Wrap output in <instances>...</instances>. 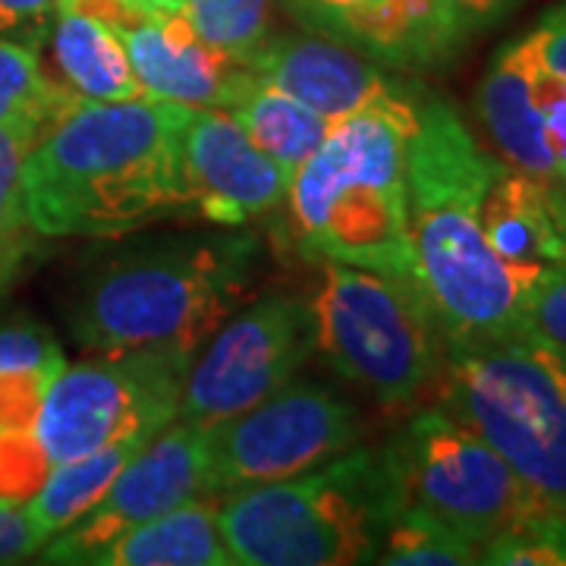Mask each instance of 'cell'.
Returning a JSON list of instances; mask_svg holds the SVG:
<instances>
[{
  "instance_id": "277c9868",
  "label": "cell",
  "mask_w": 566,
  "mask_h": 566,
  "mask_svg": "<svg viewBox=\"0 0 566 566\" xmlns=\"http://www.w3.org/2000/svg\"><path fill=\"white\" fill-rule=\"evenodd\" d=\"M403 510L387 447H349L296 479L227 494L218 526L237 566L375 564Z\"/></svg>"
},
{
  "instance_id": "44dd1931",
  "label": "cell",
  "mask_w": 566,
  "mask_h": 566,
  "mask_svg": "<svg viewBox=\"0 0 566 566\" xmlns=\"http://www.w3.org/2000/svg\"><path fill=\"white\" fill-rule=\"evenodd\" d=\"M145 444L148 441H126V444L104 447L98 453H88L80 460L54 463L39 494L22 506L41 542H51L57 532L80 523L85 513H92L107 494V488L114 485V479L120 475L126 460Z\"/></svg>"
},
{
  "instance_id": "484cf974",
  "label": "cell",
  "mask_w": 566,
  "mask_h": 566,
  "mask_svg": "<svg viewBox=\"0 0 566 566\" xmlns=\"http://www.w3.org/2000/svg\"><path fill=\"white\" fill-rule=\"evenodd\" d=\"M35 142V133L0 126V290L20 274L39 237L22 208V161Z\"/></svg>"
},
{
  "instance_id": "d6a6232c",
  "label": "cell",
  "mask_w": 566,
  "mask_h": 566,
  "mask_svg": "<svg viewBox=\"0 0 566 566\" xmlns=\"http://www.w3.org/2000/svg\"><path fill=\"white\" fill-rule=\"evenodd\" d=\"M61 0H0V39H20L44 48Z\"/></svg>"
},
{
  "instance_id": "8fae6325",
  "label": "cell",
  "mask_w": 566,
  "mask_h": 566,
  "mask_svg": "<svg viewBox=\"0 0 566 566\" xmlns=\"http://www.w3.org/2000/svg\"><path fill=\"white\" fill-rule=\"evenodd\" d=\"M315 353L312 305L293 293H268L233 312L186 368L182 422L214 428L290 385Z\"/></svg>"
},
{
  "instance_id": "5b68a950",
  "label": "cell",
  "mask_w": 566,
  "mask_h": 566,
  "mask_svg": "<svg viewBox=\"0 0 566 566\" xmlns=\"http://www.w3.org/2000/svg\"><path fill=\"white\" fill-rule=\"evenodd\" d=\"M419 114H363L331 126L293 174L286 205L305 259L412 281L406 243V151ZM416 283V281H412Z\"/></svg>"
},
{
  "instance_id": "836d02e7",
  "label": "cell",
  "mask_w": 566,
  "mask_h": 566,
  "mask_svg": "<svg viewBox=\"0 0 566 566\" xmlns=\"http://www.w3.org/2000/svg\"><path fill=\"white\" fill-rule=\"evenodd\" d=\"M39 532L20 506H0V564H17L41 551Z\"/></svg>"
},
{
  "instance_id": "4316f807",
  "label": "cell",
  "mask_w": 566,
  "mask_h": 566,
  "mask_svg": "<svg viewBox=\"0 0 566 566\" xmlns=\"http://www.w3.org/2000/svg\"><path fill=\"white\" fill-rule=\"evenodd\" d=\"M491 566H566V510H526L479 551Z\"/></svg>"
},
{
  "instance_id": "603a6c76",
  "label": "cell",
  "mask_w": 566,
  "mask_h": 566,
  "mask_svg": "<svg viewBox=\"0 0 566 566\" xmlns=\"http://www.w3.org/2000/svg\"><path fill=\"white\" fill-rule=\"evenodd\" d=\"M76 104H82L80 98L44 70L41 48L0 39V126L25 129L41 139Z\"/></svg>"
},
{
  "instance_id": "ac0fdd59",
  "label": "cell",
  "mask_w": 566,
  "mask_h": 566,
  "mask_svg": "<svg viewBox=\"0 0 566 566\" xmlns=\"http://www.w3.org/2000/svg\"><path fill=\"white\" fill-rule=\"evenodd\" d=\"M535 76L538 73L520 61L510 44H501L475 92V111L501 164L535 180L557 182L535 98Z\"/></svg>"
},
{
  "instance_id": "7a4b0ae2",
  "label": "cell",
  "mask_w": 566,
  "mask_h": 566,
  "mask_svg": "<svg viewBox=\"0 0 566 566\" xmlns=\"http://www.w3.org/2000/svg\"><path fill=\"white\" fill-rule=\"evenodd\" d=\"M501 167L453 104L424 92L406 151V243L412 281L447 349L523 331V286L494 255L482 223Z\"/></svg>"
},
{
  "instance_id": "5bb4252c",
  "label": "cell",
  "mask_w": 566,
  "mask_h": 566,
  "mask_svg": "<svg viewBox=\"0 0 566 566\" xmlns=\"http://www.w3.org/2000/svg\"><path fill=\"white\" fill-rule=\"evenodd\" d=\"M283 10L324 39H334L397 73L450 63L472 39L444 0H281Z\"/></svg>"
},
{
  "instance_id": "7c38bea8",
  "label": "cell",
  "mask_w": 566,
  "mask_h": 566,
  "mask_svg": "<svg viewBox=\"0 0 566 566\" xmlns=\"http://www.w3.org/2000/svg\"><path fill=\"white\" fill-rule=\"evenodd\" d=\"M205 428L174 419L139 447L98 506L41 547L44 564L92 566L98 551L205 491Z\"/></svg>"
},
{
  "instance_id": "4fadbf2b",
  "label": "cell",
  "mask_w": 566,
  "mask_h": 566,
  "mask_svg": "<svg viewBox=\"0 0 566 566\" xmlns=\"http://www.w3.org/2000/svg\"><path fill=\"white\" fill-rule=\"evenodd\" d=\"M245 66L327 123L363 114L412 117L424 98L419 82L315 32L271 35Z\"/></svg>"
},
{
  "instance_id": "1f68e13d",
  "label": "cell",
  "mask_w": 566,
  "mask_h": 566,
  "mask_svg": "<svg viewBox=\"0 0 566 566\" xmlns=\"http://www.w3.org/2000/svg\"><path fill=\"white\" fill-rule=\"evenodd\" d=\"M535 98L545 126V145L554 177L566 182V82L554 76H535Z\"/></svg>"
},
{
  "instance_id": "8992f818",
  "label": "cell",
  "mask_w": 566,
  "mask_h": 566,
  "mask_svg": "<svg viewBox=\"0 0 566 566\" xmlns=\"http://www.w3.org/2000/svg\"><path fill=\"white\" fill-rule=\"evenodd\" d=\"M441 409L513 469L532 510H566V356L554 346L520 331L447 349Z\"/></svg>"
},
{
  "instance_id": "9a60e30c",
  "label": "cell",
  "mask_w": 566,
  "mask_h": 566,
  "mask_svg": "<svg viewBox=\"0 0 566 566\" xmlns=\"http://www.w3.org/2000/svg\"><path fill=\"white\" fill-rule=\"evenodd\" d=\"M182 151L192 211L205 221L243 227L286 202L293 177L245 136L230 111L192 107Z\"/></svg>"
},
{
  "instance_id": "52a82bcc",
  "label": "cell",
  "mask_w": 566,
  "mask_h": 566,
  "mask_svg": "<svg viewBox=\"0 0 566 566\" xmlns=\"http://www.w3.org/2000/svg\"><path fill=\"white\" fill-rule=\"evenodd\" d=\"M315 353L385 409H406L441 375L447 340L409 277L322 262L308 300Z\"/></svg>"
},
{
  "instance_id": "d4e9b609",
  "label": "cell",
  "mask_w": 566,
  "mask_h": 566,
  "mask_svg": "<svg viewBox=\"0 0 566 566\" xmlns=\"http://www.w3.org/2000/svg\"><path fill=\"white\" fill-rule=\"evenodd\" d=\"M375 564L387 566H469L479 547L416 506H403L387 526Z\"/></svg>"
},
{
  "instance_id": "9c48e42d",
  "label": "cell",
  "mask_w": 566,
  "mask_h": 566,
  "mask_svg": "<svg viewBox=\"0 0 566 566\" xmlns=\"http://www.w3.org/2000/svg\"><path fill=\"white\" fill-rule=\"evenodd\" d=\"M403 506H416L482 551L532 510L513 469L450 412L424 409L387 444Z\"/></svg>"
},
{
  "instance_id": "e0dca14e",
  "label": "cell",
  "mask_w": 566,
  "mask_h": 566,
  "mask_svg": "<svg viewBox=\"0 0 566 566\" xmlns=\"http://www.w3.org/2000/svg\"><path fill=\"white\" fill-rule=\"evenodd\" d=\"M482 223L494 255L523 293L551 268H566V243L551 205V182L501 167L482 202Z\"/></svg>"
},
{
  "instance_id": "f546056e",
  "label": "cell",
  "mask_w": 566,
  "mask_h": 566,
  "mask_svg": "<svg viewBox=\"0 0 566 566\" xmlns=\"http://www.w3.org/2000/svg\"><path fill=\"white\" fill-rule=\"evenodd\" d=\"M61 368H0V431H32Z\"/></svg>"
},
{
  "instance_id": "7402d4cb",
  "label": "cell",
  "mask_w": 566,
  "mask_h": 566,
  "mask_svg": "<svg viewBox=\"0 0 566 566\" xmlns=\"http://www.w3.org/2000/svg\"><path fill=\"white\" fill-rule=\"evenodd\" d=\"M230 114L243 126L245 136L255 142L264 155H271L281 164L290 177L300 170V164L322 145L334 126L315 111H308L303 102L290 98L286 92L268 85L259 76L237 98Z\"/></svg>"
},
{
  "instance_id": "8d00e7d4",
  "label": "cell",
  "mask_w": 566,
  "mask_h": 566,
  "mask_svg": "<svg viewBox=\"0 0 566 566\" xmlns=\"http://www.w3.org/2000/svg\"><path fill=\"white\" fill-rule=\"evenodd\" d=\"M551 205H554L557 227H560V237L566 243V182H551Z\"/></svg>"
},
{
  "instance_id": "d590c367",
  "label": "cell",
  "mask_w": 566,
  "mask_h": 566,
  "mask_svg": "<svg viewBox=\"0 0 566 566\" xmlns=\"http://www.w3.org/2000/svg\"><path fill=\"white\" fill-rule=\"evenodd\" d=\"M186 0H120L123 22L148 20V17H167V13H180Z\"/></svg>"
},
{
  "instance_id": "e575fe53",
  "label": "cell",
  "mask_w": 566,
  "mask_h": 566,
  "mask_svg": "<svg viewBox=\"0 0 566 566\" xmlns=\"http://www.w3.org/2000/svg\"><path fill=\"white\" fill-rule=\"evenodd\" d=\"M523 0H444V7L460 20L469 35H479V32H488L520 7Z\"/></svg>"
},
{
  "instance_id": "30bf717a",
  "label": "cell",
  "mask_w": 566,
  "mask_h": 566,
  "mask_svg": "<svg viewBox=\"0 0 566 566\" xmlns=\"http://www.w3.org/2000/svg\"><path fill=\"white\" fill-rule=\"evenodd\" d=\"M363 419L340 394L315 381H290L268 400L205 431V491L233 494L243 488L296 479L356 447Z\"/></svg>"
},
{
  "instance_id": "ffe728a7",
  "label": "cell",
  "mask_w": 566,
  "mask_h": 566,
  "mask_svg": "<svg viewBox=\"0 0 566 566\" xmlns=\"http://www.w3.org/2000/svg\"><path fill=\"white\" fill-rule=\"evenodd\" d=\"M218 494L202 491L98 551L92 566H237L218 526Z\"/></svg>"
},
{
  "instance_id": "d6986e66",
  "label": "cell",
  "mask_w": 566,
  "mask_h": 566,
  "mask_svg": "<svg viewBox=\"0 0 566 566\" xmlns=\"http://www.w3.org/2000/svg\"><path fill=\"white\" fill-rule=\"evenodd\" d=\"M44 44L51 48L57 82L80 102L145 98L114 25L102 17L61 3Z\"/></svg>"
},
{
  "instance_id": "cb8c5ba5",
  "label": "cell",
  "mask_w": 566,
  "mask_h": 566,
  "mask_svg": "<svg viewBox=\"0 0 566 566\" xmlns=\"http://www.w3.org/2000/svg\"><path fill=\"white\" fill-rule=\"evenodd\" d=\"M180 17L199 39L240 63L274 35V0H186Z\"/></svg>"
},
{
  "instance_id": "ba28073f",
  "label": "cell",
  "mask_w": 566,
  "mask_h": 566,
  "mask_svg": "<svg viewBox=\"0 0 566 566\" xmlns=\"http://www.w3.org/2000/svg\"><path fill=\"white\" fill-rule=\"evenodd\" d=\"M186 368L189 359L161 353H102L92 363L63 365L32 431L54 463L151 441L180 416Z\"/></svg>"
},
{
  "instance_id": "3957f363",
  "label": "cell",
  "mask_w": 566,
  "mask_h": 566,
  "mask_svg": "<svg viewBox=\"0 0 566 566\" xmlns=\"http://www.w3.org/2000/svg\"><path fill=\"white\" fill-rule=\"evenodd\" d=\"M259 262L252 233H196L126 245L85 271L70 334L92 353L196 359L245 300Z\"/></svg>"
},
{
  "instance_id": "4dcf8cb0",
  "label": "cell",
  "mask_w": 566,
  "mask_h": 566,
  "mask_svg": "<svg viewBox=\"0 0 566 566\" xmlns=\"http://www.w3.org/2000/svg\"><path fill=\"white\" fill-rule=\"evenodd\" d=\"M520 61L538 76H554L566 82V0L545 10L526 35L506 41Z\"/></svg>"
},
{
  "instance_id": "f1b7e54d",
  "label": "cell",
  "mask_w": 566,
  "mask_h": 566,
  "mask_svg": "<svg viewBox=\"0 0 566 566\" xmlns=\"http://www.w3.org/2000/svg\"><path fill=\"white\" fill-rule=\"evenodd\" d=\"M523 331L566 356V268H551L523 293Z\"/></svg>"
},
{
  "instance_id": "6da1fadb",
  "label": "cell",
  "mask_w": 566,
  "mask_h": 566,
  "mask_svg": "<svg viewBox=\"0 0 566 566\" xmlns=\"http://www.w3.org/2000/svg\"><path fill=\"white\" fill-rule=\"evenodd\" d=\"M192 107L151 98L82 102L22 161V208L39 237H120L192 211Z\"/></svg>"
},
{
  "instance_id": "83f0119b",
  "label": "cell",
  "mask_w": 566,
  "mask_h": 566,
  "mask_svg": "<svg viewBox=\"0 0 566 566\" xmlns=\"http://www.w3.org/2000/svg\"><path fill=\"white\" fill-rule=\"evenodd\" d=\"M54 460L35 431H0V506H25L51 475Z\"/></svg>"
},
{
  "instance_id": "2e32d148",
  "label": "cell",
  "mask_w": 566,
  "mask_h": 566,
  "mask_svg": "<svg viewBox=\"0 0 566 566\" xmlns=\"http://www.w3.org/2000/svg\"><path fill=\"white\" fill-rule=\"evenodd\" d=\"M142 95L182 107L230 111L255 73L202 41L180 13L111 22Z\"/></svg>"
}]
</instances>
